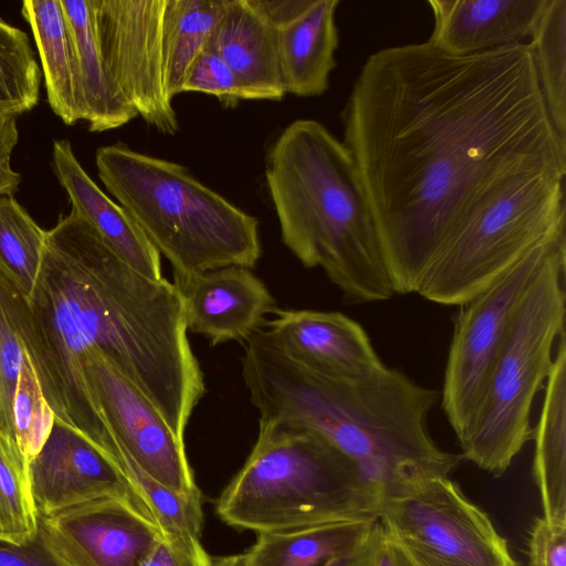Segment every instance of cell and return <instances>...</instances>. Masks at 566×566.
Segmentation results:
<instances>
[{
  "instance_id": "20",
  "label": "cell",
  "mask_w": 566,
  "mask_h": 566,
  "mask_svg": "<svg viewBox=\"0 0 566 566\" xmlns=\"http://www.w3.org/2000/svg\"><path fill=\"white\" fill-rule=\"evenodd\" d=\"M207 50L230 67L242 99L281 101L286 94L275 27L256 0H229Z\"/></svg>"
},
{
  "instance_id": "19",
  "label": "cell",
  "mask_w": 566,
  "mask_h": 566,
  "mask_svg": "<svg viewBox=\"0 0 566 566\" xmlns=\"http://www.w3.org/2000/svg\"><path fill=\"white\" fill-rule=\"evenodd\" d=\"M52 166L72 203V211L84 219L128 266L150 280H163L157 249L128 212L93 181L67 139L54 140Z\"/></svg>"
},
{
  "instance_id": "16",
  "label": "cell",
  "mask_w": 566,
  "mask_h": 566,
  "mask_svg": "<svg viewBox=\"0 0 566 566\" xmlns=\"http://www.w3.org/2000/svg\"><path fill=\"white\" fill-rule=\"evenodd\" d=\"M187 329L211 346L247 340L277 308L265 284L249 268L231 265L174 279Z\"/></svg>"
},
{
  "instance_id": "18",
  "label": "cell",
  "mask_w": 566,
  "mask_h": 566,
  "mask_svg": "<svg viewBox=\"0 0 566 566\" xmlns=\"http://www.w3.org/2000/svg\"><path fill=\"white\" fill-rule=\"evenodd\" d=\"M546 0H429L434 19L428 39L439 49L469 55L524 43Z\"/></svg>"
},
{
  "instance_id": "22",
  "label": "cell",
  "mask_w": 566,
  "mask_h": 566,
  "mask_svg": "<svg viewBox=\"0 0 566 566\" xmlns=\"http://www.w3.org/2000/svg\"><path fill=\"white\" fill-rule=\"evenodd\" d=\"M21 14L33 34L51 109L65 125L84 120L75 50L61 0H25Z\"/></svg>"
},
{
  "instance_id": "11",
  "label": "cell",
  "mask_w": 566,
  "mask_h": 566,
  "mask_svg": "<svg viewBox=\"0 0 566 566\" xmlns=\"http://www.w3.org/2000/svg\"><path fill=\"white\" fill-rule=\"evenodd\" d=\"M102 57L124 95L148 125L179 129L165 86L164 18L167 0H91Z\"/></svg>"
},
{
  "instance_id": "15",
  "label": "cell",
  "mask_w": 566,
  "mask_h": 566,
  "mask_svg": "<svg viewBox=\"0 0 566 566\" xmlns=\"http://www.w3.org/2000/svg\"><path fill=\"white\" fill-rule=\"evenodd\" d=\"M263 323L279 348L301 366L336 379H359L386 368L365 329L340 312L276 308Z\"/></svg>"
},
{
  "instance_id": "3",
  "label": "cell",
  "mask_w": 566,
  "mask_h": 566,
  "mask_svg": "<svg viewBox=\"0 0 566 566\" xmlns=\"http://www.w3.org/2000/svg\"><path fill=\"white\" fill-rule=\"evenodd\" d=\"M242 377L259 421L315 431L357 467L381 501L449 476L461 455L440 448L428 418L440 394L387 367L359 379L312 371L263 328L244 340Z\"/></svg>"
},
{
  "instance_id": "35",
  "label": "cell",
  "mask_w": 566,
  "mask_h": 566,
  "mask_svg": "<svg viewBox=\"0 0 566 566\" xmlns=\"http://www.w3.org/2000/svg\"><path fill=\"white\" fill-rule=\"evenodd\" d=\"M381 537L382 525L378 518L356 546L324 566H375Z\"/></svg>"
},
{
  "instance_id": "28",
  "label": "cell",
  "mask_w": 566,
  "mask_h": 566,
  "mask_svg": "<svg viewBox=\"0 0 566 566\" xmlns=\"http://www.w3.org/2000/svg\"><path fill=\"white\" fill-rule=\"evenodd\" d=\"M29 302L0 274V430L15 439L13 400L30 359Z\"/></svg>"
},
{
  "instance_id": "2",
  "label": "cell",
  "mask_w": 566,
  "mask_h": 566,
  "mask_svg": "<svg viewBox=\"0 0 566 566\" xmlns=\"http://www.w3.org/2000/svg\"><path fill=\"white\" fill-rule=\"evenodd\" d=\"M28 302L29 354L56 421L105 457L115 451L83 371L84 357L97 353L142 391L184 441L206 388L174 283L133 270L71 210L46 230Z\"/></svg>"
},
{
  "instance_id": "14",
  "label": "cell",
  "mask_w": 566,
  "mask_h": 566,
  "mask_svg": "<svg viewBox=\"0 0 566 566\" xmlns=\"http://www.w3.org/2000/svg\"><path fill=\"white\" fill-rule=\"evenodd\" d=\"M29 480L38 517L105 496L127 499L151 516L118 469L83 436L56 420L29 462Z\"/></svg>"
},
{
  "instance_id": "8",
  "label": "cell",
  "mask_w": 566,
  "mask_h": 566,
  "mask_svg": "<svg viewBox=\"0 0 566 566\" xmlns=\"http://www.w3.org/2000/svg\"><path fill=\"white\" fill-rule=\"evenodd\" d=\"M565 177L535 171L495 187L448 240L417 293L437 304L461 306L533 248L566 233Z\"/></svg>"
},
{
  "instance_id": "25",
  "label": "cell",
  "mask_w": 566,
  "mask_h": 566,
  "mask_svg": "<svg viewBox=\"0 0 566 566\" xmlns=\"http://www.w3.org/2000/svg\"><path fill=\"white\" fill-rule=\"evenodd\" d=\"M229 0H167L164 18L165 86L172 101L207 49Z\"/></svg>"
},
{
  "instance_id": "36",
  "label": "cell",
  "mask_w": 566,
  "mask_h": 566,
  "mask_svg": "<svg viewBox=\"0 0 566 566\" xmlns=\"http://www.w3.org/2000/svg\"><path fill=\"white\" fill-rule=\"evenodd\" d=\"M182 545L164 536L155 544L142 566H210Z\"/></svg>"
},
{
  "instance_id": "13",
  "label": "cell",
  "mask_w": 566,
  "mask_h": 566,
  "mask_svg": "<svg viewBox=\"0 0 566 566\" xmlns=\"http://www.w3.org/2000/svg\"><path fill=\"white\" fill-rule=\"evenodd\" d=\"M161 536L150 515L117 496L39 516L38 537L60 566H142Z\"/></svg>"
},
{
  "instance_id": "27",
  "label": "cell",
  "mask_w": 566,
  "mask_h": 566,
  "mask_svg": "<svg viewBox=\"0 0 566 566\" xmlns=\"http://www.w3.org/2000/svg\"><path fill=\"white\" fill-rule=\"evenodd\" d=\"M45 234L13 195H0V274L28 301L41 268Z\"/></svg>"
},
{
  "instance_id": "38",
  "label": "cell",
  "mask_w": 566,
  "mask_h": 566,
  "mask_svg": "<svg viewBox=\"0 0 566 566\" xmlns=\"http://www.w3.org/2000/svg\"><path fill=\"white\" fill-rule=\"evenodd\" d=\"M19 132L15 117H0V161L10 163L18 144Z\"/></svg>"
},
{
  "instance_id": "39",
  "label": "cell",
  "mask_w": 566,
  "mask_h": 566,
  "mask_svg": "<svg viewBox=\"0 0 566 566\" xmlns=\"http://www.w3.org/2000/svg\"><path fill=\"white\" fill-rule=\"evenodd\" d=\"M21 184V175L14 171L10 163L0 161V195H13Z\"/></svg>"
},
{
  "instance_id": "33",
  "label": "cell",
  "mask_w": 566,
  "mask_h": 566,
  "mask_svg": "<svg viewBox=\"0 0 566 566\" xmlns=\"http://www.w3.org/2000/svg\"><path fill=\"white\" fill-rule=\"evenodd\" d=\"M528 566H566V523L535 518L528 537Z\"/></svg>"
},
{
  "instance_id": "32",
  "label": "cell",
  "mask_w": 566,
  "mask_h": 566,
  "mask_svg": "<svg viewBox=\"0 0 566 566\" xmlns=\"http://www.w3.org/2000/svg\"><path fill=\"white\" fill-rule=\"evenodd\" d=\"M184 92L214 96L223 107H235L241 98L237 80L227 63L214 52L205 50L191 65Z\"/></svg>"
},
{
  "instance_id": "31",
  "label": "cell",
  "mask_w": 566,
  "mask_h": 566,
  "mask_svg": "<svg viewBox=\"0 0 566 566\" xmlns=\"http://www.w3.org/2000/svg\"><path fill=\"white\" fill-rule=\"evenodd\" d=\"M15 440L30 462L42 448L55 422L31 357L21 370L13 400Z\"/></svg>"
},
{
  "instance_id": "40",
  "label": "cell",
  "mask_w": 566,
  "mask_h": 566,
  "mask_svg": "<svg viewBox=\"0 0 566 566\" xmlns=\"http://www.w3.org/2000/svg\"><path fill=\"white\" fill-rule=\"evenodd\" d=\"M210 566H251L247 553L211 557Z\"/></svg>"
},
{
  "instance_id": "21",
  "label": "cell",
  "mask_w": 566,
  "mask_h": 566,
  "mask_svg": "<svg viewBox=\"0 0 566 566\" xmlns=\"http://www.w3.org/2000/svg\"><path fill=\"white\" fill-rule=\"evenodd\" d=\"M532 439L535 443L532 474L541 494L543 517L553 523H566L565 333L558 338Z\"/></svg>"
},
{
  "instance_id": "1",
  "label": "cell",
  "mask_w": 566,
  "mask_h": 566,
  "mask_svg": "<svg viewBox=\"0 0 566 566\" xmlns=\"http://www.w3.org/2000/svg\"><path fill=\"white\" fill-rule=\"evenodd\" d=\"M394 293H417L472 209L507 179L566 172L528 43L455 55L429 41L363 64L342 113Z\"/></svg>"
},
{
  "instance_id": "5",
  "label": "cell",
  "mask_w": 566,
  "mask_h": 566,
  "mask_svg": "<svg viewBox=\"0 0 566 566\" xmlns=\"http://www.w3.org/2000/svg\"><path fill=\"white\" fill-rule=\"evenodd\" d=\"M381 499L322 434L259 421L256 441L216 502L227 525L259 533L377 520Z\"/></svg>"
},
{
  "instance_id": "9",
  "label": "cell",
  "mask_w": 566,
  "mask_h": 566,
  "mask_svg": "<svg viewBox=\"0 0 566 566\" xmlns=\"http://www.w3.org/2000/svg\"><path fill=\"white\" fill-rule=\"evenodd\" d=\"M378 518L416 566H518L488 514L449 476L384 499Z\"/></svg>"
},
{
  "instance_id": "4",
  "label": "cell",
  "mask_w": 566,
  "mask_h": 566,
  "mask_svg": "<svg viewBox=\"0 0 566 566\" xmlns=\"http://www.w3.org/2000/svg\"><path fill=\"white\" fill-rule=\"evenodd\" d=\"M265 181L285 247L321 268L349 304L392 297L376 222L354 158L322 123L284 127L268 150Z\"/></svg>"
},
{
  "instance_id": "30",
  "label": "cell",
  "mask_w": 566,
  "mask_h": 566,
  "mask_svg": "<svg viewBox=\"0 0 566 566\" xmlns=\"http://www.w3.org/2000/svg\"><path fill=\"white\" fill-rule=\"evenodd\" d=\"M41 71L28 34L0 18V117H15L39 102Z\"/></svg>"
},
{
  "instance_id": "37",
  "label": "cell",
  "mask_w": 566,
  "mask_h": 566,
  "mask_svg": "<svg viewBox=\"0 0 566 566\" xmlns=\"http://www.w3.org/2000/svg\"><path fill=\"white\" fill-rule=\"evenodd\" d=\"M375 566H416L402 548L385 532L380 541Z\"/></svg>"
},
{
  "instance_id": "34",
  "label": "cell",
  "mask_w": 566,
  "mask_h": 566,
  "mask_svg": "<svg viewBox=\"0 0 566 566\" xmlns=\"http://www.w3.org/2000/svg\"><path fill=\"white\" fill-rule=\"evenodd\" d=\"M0 566H60L36 537L23 545L0 541Z\"/></svg>"
},
{
  "instance_id": "29",
  "label": "cell",
  "mask_w": 566,
  "mask_h": 566,
  "mask_svg": "<svg viewBox=\"0 0 566 566\" xmlns=\"http://www.w3.org/2000/svg\"><path fill=\"white\" fill-rule=\"evenodd\" d=\"M38 530L29 462L17 440L0 430V541L28 544L36 537Z\"/></svg>"
},
{
  "instance_id": "10",
  "label": "cell",
  "mask_w": 566,
  "mask_h": 566,
  "mask_svg": "<svg viewBox=\"0 0 566 566\" xmlns=\"http://www.w3.org/2000/svg\"><path fill=\"white\" fill-rule=\"evenodd\" d=\"M556 235L521 258L483 292L461 305L450 343L442 408L457 439L465 433L483 396L511 321Z\"/></svg>"
},
{
  "instance_id": "12",
  "label": "cell",
  "mask_w": 566,
  "mask_h": 566,
  "mask_svg": "<svg viewBox=\"0 0 566 566\" xmlns=\"http://www.w3.org/2000/svg\"><path fill=\"white\" fill-rule=\"evenodd\" d=\"M90 396L117 454L129 458L158 483L185 497L201 496L179 440L153 403L97 353L83 359Z\"/></svg>"
},
{
  "instance_id": "7",
  "label": "cell",
  "mask_w": 566,
  "mask_h": 566,
  "mask_svg": "<svg viewBox=\"0 0 566 566\" xmlns=\"http://www.w3.org/2000/svg\"><path fill=\"white\" fill-rule=\"evenodd\" d=\"M566 238L548 252L523 296L463 437L461 458L499 478L532 439L531 410L565 333Z\"/></svg>"
},
{
  "instance_id": "26",
  "label": "cell",
  "mask_w": 566,
  "mask_h": 566,
  "mask_svg": "<svg viewBox=\"0 0 566 566\" xmlns=\"http://www.w3.org/2000/svg\"><path fill=\"white\" fill-rule=\"evenodd\" d=\"M528 43L543 99L566 144V0H546Z\"/></svg>"
},
{
  "instance_id": "17",
  "label": "cell",
  "mask_w": 566,
  "mask_h": 566,
  "mask_svg": "<svg viewBox=\"0 0 566 566\" xmlns=\"http://www.w3.org/2000/svg\"><path fill=\"white\" fill-rule=\"evenodd\" d=\"M276 31L286 94L319 96L327 91L339 43V0H256Z\"/></svg>"
},
{
  "instance_id": "24",
  "label": "cell",
  "mask_w": 566,
  "mask_h": 566,
  "mask_svg": "<svg viewBox=\"0 0 566 566\" xmlns=\"http://www.w3.org/2000/svg\"><path fill=\"white\" fill-rule=\"evenodd\" d=\"M377 520L259 533L245 553L251 566H324L356 546Z\"/></svg>"
},
{
  "instance_id": "6",
  "label": "cell",
  "mask_w": 566,
  "mask_h": 566,
  "mask_svg": "<svg viewBox=\"0 0 566 566\" xmlns=\"http://www.w3.org/2000/svg\"><path fill=\"white\" fill-rule=\"evenodd\" d=\"M107 191L136 221L174 279L226 266L252 269L261 256L259 221L175 161L123 143L95 154Z\"/></svg>"
},
{
  "instance_id": "23",
  "label": "cell",
  "mask_w": 566,
  "mask_h": 566,
  "mask_svg": "<svg viewBox=\"0 0 566 566\" xmlns=\"http://www.w3.org/2000/svg\"><path fill=\"white\" fill-rule=\"evenodd\" d=\"M72 35L88 130L118 128L138 116L98 48L91 0H61Z\"/></svg>"
}]
</instances>
